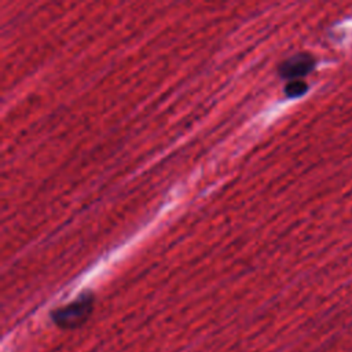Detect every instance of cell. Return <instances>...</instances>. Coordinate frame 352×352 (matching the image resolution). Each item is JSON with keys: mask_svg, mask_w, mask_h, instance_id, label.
I'll list each match as a JSON object with an SVG mask.
<instances>
[{"mask_svg": "<svg viewBox=\"0 0 352 352\" xmlns=\"http://www.w3.org/2000/svg\"><path fill=\"white\" fill-rule=\"evenodd\" d=\"M94 302V294L91 292H85L72 302L52 311L51 319L58 327L63 330H73L81 327L92 314Z\"/></svg>", "mask_w": 352, "mask_h": 352, "instance_id": "1", "label": "cell"}, {"mask_svg": "<svg viewBox=\"0 0 352 352\" xmlns=\"http://www.w3.org/2000/svg\"><path fill=\"white\" fill-rule=\"evenodd\" d=\"M314 65H315V60L311 55L298 54V55H294L280 63L279 74L283 78L298 80V77L308 74L312 70Z\"/></svg>", "mask_w": 352, "mask_h": 352, "instance_id": "2", "label": "cell"}, {"mask_svg": "<svg viewBox=\"0 0 352 352\" xmlns=\"http://www.w3.org/2000/svg\"><path fill=\"white\" fill-rule=\"evenodd\" d=\"M307 91V84L302 80H292L286 88L285 92L289 98H296V96H301L304 92Z\"/></svg>", "mask_w": 352, "mask_h": 352, "instance_id": "3", "label": "cell"}]
</instances>
